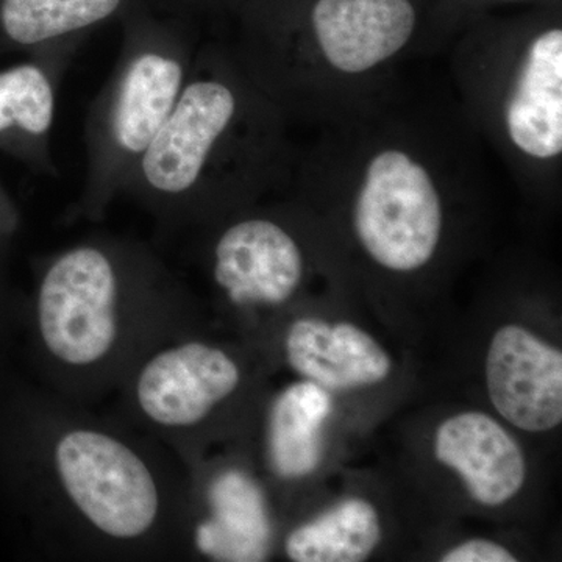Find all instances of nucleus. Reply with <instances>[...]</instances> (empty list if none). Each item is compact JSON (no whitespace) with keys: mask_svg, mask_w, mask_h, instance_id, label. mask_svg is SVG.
Wrapping results in <instances>:
<instances>
[{"mask_svg":"<svg viewBox=\"0 0 562 562\" xmlns=\"http://www.w3.org/2000/svg\"><path fill=\"white\" fill-rule=\"evenodd\" d=\"M484 144L457 103L398 85L371 109L317 128L301 146L290 191L335 202L380 271L406 277L441 254L452 203L482 191Z\"/></svg>","mask_w":562,"mask_h":562,"instance_id":"1","label":"nucleus"},{"mask_svg":"<svg viewBox=\"0 0 562 562\" xmlns=\"http://www.w3.org/2000/svg\"><path fill=\"white\" fill-rule=\"evenodd\" d=\"M292 128L225 41L203 43L124 195L162 222L210 224L290 191L301 150Z\"/></svg>","mask_w":562,"mask_h":562,"instance_id":"2","label":"nucleus"},{"mask_svg":"<svg viewBox=\"0 0 562 562\" xmlns=\"http://www.w3.org/2000/svg\"><path fill=\"white\" fill-rule=\"evenodd\" d=\"M225 41L292 125L327 127L371 109L424 54L414 0H247Z\"/></svg>","mask_w":562,"mask_h":562,"instance_id":"3","label":"nucleus"},{"mask_svg":"<svg viewBox=\"0 0 562 562\" xmlns=\"http://www.w3.org/2000/svg\"><path fill=\"white\" fill-rule=\"evenodd\" d=\"M458 105L513 181L557 191L562 171V25L557 18L486 25L452 50Z\"/></svg>","mask_w":562,"mask_h":562,"instance_id":"4","label":"nucleus"},{"mask_svg":"<svg viewBox=\"0 0 562 562\" xmlns=\"http://www.w3.org/2000/svg\"><path fill=\"white\" fill-rule=\"evenodd\" d=\"M120 57L85 120L80 211L98 217L124 195L171 116L201 43L192 21L149 0L125 14Z\"/></svg>","mask_w":562,"mask_h":562,"instance_id":"5","label":"nucleus"},{"mask_svg":"<svg viewBox=\"0 0 562 562\" xmlns=\"http://www.w3.org/2000/svg\"><path fill=\"white\" fill-rule=\"evenodd\" d=\"M171 288L165 266L138 244L111 238L74 244L52 255L41 271V341L63 368H98L116 350L122 316Z\"/></svg>","mask_w":562,"mask_h":562,"instance_id":"6","label":"nucleus"},{"mask_svg":"<svg viewBox=\"0 0 562 562\" xmlns=\"http://www.w3.org/2000/svg\"><path fill=\"white\" fill-rule=\"evenodd\" d=\"M52 469L74 512L110 541H139L160 520V484L147 461L116 435L91 427L60 432Z\"/></svg>","mask_w":562,"mask_h":562,"instance_id":"7","label":"nucleus"},{"mask_svg":"<svg viewBox=\"0 0 562 562\" xmlns=\"http://www.w3.org/2000/svg\"><path fill=\"white\" fill-rule=\"evenodd\" d=\"M210 224L216 228L211 277L232 305L276 308L297 294L308 272V255L283 205L255 202Z\"/></svg>","mask_w":562,"mask_h":562,"instance_id":"8","label":"nucleus"},{"mask_svg":"<svg viewBox=\"0 0 562 562\" xmlns=\"http://www.w3.org/2000/svg\"><path fill=\"white\" fill-rule=\"evenodd\" d=\"M243 373L231 353L213 344L187 341L165 347L136 375L135 402L140 414L165 430L198 427L232 397Z\"/></svg>","mask_w":562,"mask_h":562,"instance_id":"9","label":"nucleus"},{"mask_svg":"<svg viewBox=\"0 0 562 562\" xmlns=\"http://www.w3.org/2000/svg\"><path fill=\"white\" fill-rule=\"evenodd\" d=\"M83 43L52 44L0 69V151L38 176H58L52 154L58 90Z\"/></svg>","mask_w":562,"mask_h":562,"instance_id":"10","label":"nucleus"},{"mask_svg":"<svg viewBox=\"0 0 562 562\" xmlns=\"http://www.w3.org/2000/svg\"><path fill=\"white\" fill-rule=\"evenodd\" d=\"M487 395L513 427L550 431L562 422V353L520 325L498 328L487 349Z\"/></svg>","mask_w":562,"mask_h":562,"instance_id":"11","label":"nucleus"},{"mask_svg":"<svg viewBox=\"0 0 562 562\" xmlns=\"http://www.w3.org/2000/svg\"><path fill=\"white\" fill-rule=\"evenodd\" d=\"M436 460L457 472L483 506H502L522 491L527 461L516 439L487 414L449 417L435 435Z\"/></svg>","mask_w":562,"mask_h":562,"instance_id":"12","label":"nucleus"},{"mask_svg":"<svg viewBox=\"0 0 562 562\" xmlns=\"http://www.w3.org/2000/svg\"><path fill=\"white\" fill-rule=\"evenodd\" d=\"M284 353L303 380L330 392L373 386L392 371L382 344L350 322L295 321L284 338Z\"/></svg>","mask_w":562,"mask_h":562,"instance_id":"13","label":"nucleus"},{"mask_svg":"<svg viewBox=\"0 0 562 562\" xmlns=\"http://www.w3.org/2000/svg\"><path fill=\"white\" fill-rule=\"evenodd\" d=\"M149 0H0V55L43 49L121 21Z\"/></svg>","mask_w":562,"mask_h":562,"instance_id":"14","label":"nucleus"},{"mask_svg":"<svg viewBox=\"0 0 562 562\" xmlns=\"http://www.w3.org/2000/svg\"><path fill=\"white\" fill-rule=\"evenodd\" d=\"M331 412L330 391L306 380L277 395L266 424V458L273 475L292 482L319 468L322 432Z\"/></svg>","mask_w":562,"mask_h":562,"instance_id":"15","label":"nucleus"},{"mask_svg":"<svg viewBox=\"0 0 562 562\" xmlns=\"http://www.w3.org/2000/svg\"><path fill=\"white\" fill-rule=\"evenodd\" d=\"M213 520L199 531L203 552L231 561H260L271 539L260 490L239 472L222 475L213 490Z\"/></svg>","mask_w":562,"mask_h":562,"instance_id":"16","label":"nucleus"},{"mask_svg":"<svg viewBox=\"0 0 562 562\" xmlns=\"http://www.w3.org/2000/svg\"><path fill=\"white\" fill-rule=\"evenodd\" d=\"M380 541L382 524L375 506L351 497L294 528L284 541V552L294 562H361Z\"/></svg>","mask_w":562,"mask_h":562,"instance_id":"17","label":"nucleus"},{"mask_svg":"<svg viewBox=\"0 0 562 562\" xmlns=\"http://www.w3.org/2000/svg\"><path fill=\"white\" fill-rule=\"evenodd\" d=\"M442 562H516L506 547L487 539H471L458 543L441 557Z\"/></svg>","mask_w":562,"mask_h":562,"instance_id":"18","label":"nucleus"},{"mask_svg":"<svg viewBox=\"0 0 562 562\" xmlns=\"http://www.w3.org/2000/svg\"><path fill=\"white\" fill-rule=\"evenodd\" d=\"M165 9L194 21L198 16H233L247 0H157Z\"/></svg>","mask_w":562,"mask_h":562,"instance_id":"19","label":"nucleus"},{"mask_svg":"<svg viewBox=\"0 0 562 562\" xmlns=\"http://www.w3.org/2000/svg\"><path fill=\"white\" fill-rule=\"evenodd\" d=\"M18 211L7 194L5 188L0 183V236L9 235L16 228Z\"/></svg>","mask_w":562,"mask_h":562,"instance_id":"20","label":"nucleus"},{"mask_svg":"<svg viewBox=\"0 0 562 562\" xmlns=\"http://www.w3.org/2000/svg\"><path fill=\"white\" fill-rule=\"evenodd\" d=\"M505 2H522V0H505Z\"/></svg>","mask_w":562,"mask_h":562,"instance_id":"21","label":"nucleus"}]
</instances>
